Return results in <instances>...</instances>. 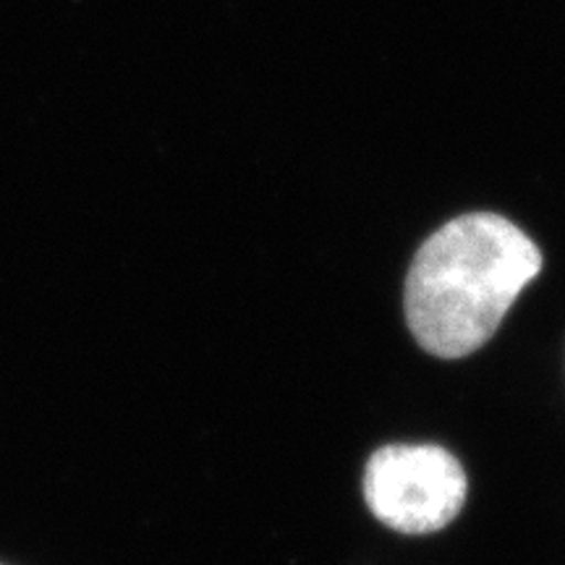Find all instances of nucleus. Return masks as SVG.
<instances>
[{
  "label": "nucleus",
  "mask_w": 565,
  "mask_h": 565,
  "mask_svg": "<svg viewBox=\"0 0 565 565\" xmlns=\"http://www.w3.org/2000/svg\"><path fill=\"white\" fill-rule=\"evenodd\" d=\"M540 270V246L498 212L445 223L406 275V322L416 343L440 359L482 349Z\"/></svg>",
  "instance_id": "obj_1"
},
{
  "label": "nucleus",
  "mask_w": 565,
  "mask_h": 565,
  "mask_svg": "<svg viewBox=\"0 0 565 565\" xmlns=\"http://www.w3.org/2000/svg\"><path fill=\"white\" fill-rule=\"evenodd\" d=\"M364 498L395 532L433 534L461 513L466 475L437 445H385L366 463Z\"/></svg>",
  "instance_id": "obj_2"
}]
</instances>
